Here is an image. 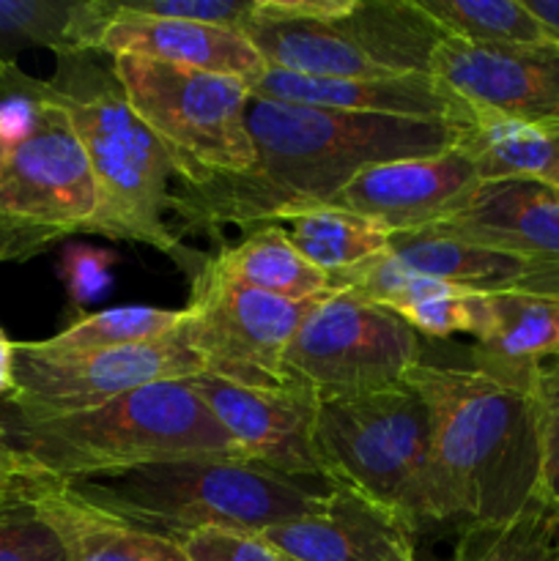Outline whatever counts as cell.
<instances>
[{"label": "cell", "instance_id": "44dd1931", "mask_svg": "<svg viewBox=\"0 0 559 561\" xmlns=\"http://www.w3.org/2000/svg\"><path fill=\"white\" fill-rule=\"evenodd\" d=\"M115 14V0H0V69L16 66L25 49L55 58L99 53Z\"/></svg>", "mask_w": 559, "mask_h": 561}, {"label": "cell", "instance_id": "ba28073f", "mask_svg": "<svg viewBox=\"0 0 559 561\" xmlns=\"http://www.w3.org/2000/svg\"><path fill=\"white\" fill-rule=\"evenodd\" d=\"M113 75L137 118L168 151L179 184H203L252 168L247 82L135 55H115Z\"/></svg>", "mask_w": 559, "mask_h": 561}, {"label": "cell", "instance_id": "277c9868", "mask_svg": "<svg viewBox=\"0 0 559 561\" xmlns=\"http://www.w3.org/2000/svg\"><path fill=\"white\" fill-rule=\"evenodd\" d=\"M22 474L75 482L190 458H241L192 381H162L82 414L3 422Z\"/></svg>", "mask_w": 559, "mask_h": 561}, {"label": "cell", "instance_id": "30bf717a", "mask_svg": "<svg viewBox=\"0 0 559 561\" xmlns=\"http://www.w3.org/2000/svg\"><path fill=\"white\" fill-rule=\"evenodd\" d=\"M203 373L181 329L157 343L93 354H42L31 343L14 348V392L0 422H49L82 414L115 398L162 381H186Z\"/></svg>", "mask_w": 559, "mask_h": 561}, {"label": "cell", "instance_id": "f546056e", "mask_svg": "<svg viewBox=\"0 0 559 561\" xmlns=\"http://www.w3.org/2000/svg\"><path fill=\"white\" fill-rule=\"evenodd\" d=\"M0 561H66L64 542L27 491L0 507Z\"/></svg>", "mask_w": 559, "mask_h": 561}, {"label": "cell", "instance_id": "52a82bcc", "mask_svg": "<svg viewBox=\"0 0 559 561\" xmlns=\"http://www.w3.org/2000/svg\"><path fill=\"white\" fill-rule=\"evenodd\" d=\"M316 447L329 485L387 510L411 535L447 524L433 463V422L411 383L321 400Z\"/></svg>", "mask_w": 559, "mask_h": 561}, {"label": "cell", "instance_id": "4dcf8cb0", "mask_svg": "<svg viewBox=\"0 0 559 561\" xmlns=\"http://www.w3.org/2000/svg\"><path fill=\"white\" fill-rule=\"evenodd\" d=\"M532 398L540 433V493L537 499L559 510V354L535 367Z\"/></svg>", "mask_w": 559, "mask_h": 561}, {"label": "cell", "instance_id": "836d02e7", "mask_svg": "<svg viewBox=\"0 0 559 561\" xmlns=\"http://www.w3.org/2000/svg\"><path fill=\"white\" fill-rule=\"evenodd\" d=\"M110 261L107 252L91 250V247H71L64 257V277L69 283V294L75 301H91L102 294L110 283Z\"/></svg>", "mask_w": 559, "mask_h": 561}, {"label": "cell", "instance_id": "d590c367", "mask_svg": "<svg viewBox=\"0 0 559 561\" xmlns=\"http://www.w3.org/2000/svg\"><path fill=\"white\" fill-rule=\"evenodd\" d=\"M14 348L16 343H11L9 334L0 327V409L14 392ZM0 431H3V422H0Z\"/></svg>", "mask_w": 559, "mask_h": 561}, {"label": "cell", "instance_id": "83f0119b", "mask_svg": "<svg viewBox=\"0 0 559 561\" xmlns=\"http://www.w3.org/2000/svg\"><path fill=\"white\" fill-rule=\"evenodd\" d=\"M453 561H559V510L535 499L499 526H464Z\"/></svg>", "mask_w": 559, "mask_h": 561}, {"label": "cell", "instance_id": "6da1fadb", "mask_svg": "<svg viewBox=\"0 0 559 561\" xmlns=\"http://www.w3.org/2000/svg\"><path fill=\"white\" fill-rule=\"evenodd\" d=\"M250 170L203 184H173L170 214L186 228H261L329 206L360 170L400 159L438 157L458 146L460 126L444 121L356 115L305 104H247Z\"/></svg>", "mask_w": 559, "mask_h": 561}, {"label": "cell", "instance_id": "4316f807", "mask_svg": "<svg viewBox=\"0 0 559 561\" xmlns=\"http://www.w3.org/2000/svg\"><path fill=\"white\" fill-rule=\"evenodd\" d=\"M186 310H162V307H110L91 312L66 327L64 332L31 343L42 354H93V351L126 348V345L157 343L170 337L184 323Z\"/></svg>", "mask_w": 559, "mask_h": 561}, {"label": "cell", "instance_id": "8fae6325", "mask_svg": "<svg viewBox=\"0 0 559 561\" xmlns=\"http://www.w3.org/2000/svg\"><path fill=\"white\" fill-rule=\"evenodd\" d=\"M318 301H288L241 288L203 263L192 277L181 334L208 376L241 387H277L288 381L285 351Z\"/></svg>", "mask_w": 559, "mask_h": 561}, {"label": "cell", "instance_id": "d6a6232c", "mask_svg": "<svg viewBox=\"0 0 559 561\" xmlns=\"http://www.w3.org/2000/svg\"><path fill=\"white\" fill-rule=\"evenodd\" d=\"M181 548L190 561H285L261 535L239 529H201Z\"/></svg>", "mask_w": 559, "mask_h": 561}, {"label": "cell", "instance_id": "4fadbf2b", "mask_svg": "<svg viewBox=\"0 0 559 561\" xmlns=\"http://www.w3.org/2000/svg\"><path fill=\"white\" fill-rule=\"evenodd\" d=\"M422 230L499 252L529 266L515 288L543 290L559 283V195L521 179L477 181L442 219Z\"/></svg>", "mask_w": 559, "mask_h": 561}, {"label": "cell", "instance_id": "5b68a950", "mask_svg": "<svg viewBox=\"0 0 559 561\" xmlns=\"http://www.w3.org/2000/svg\"><path fill=\"white\" fill-rule=\"evenodd\" d=\"M96 186L69 115L20 66L0 69V263H22L96 217Z\"/></svg>", "mask_w": 559, "mask_h": 561}, {"label": "cell", "instance_id": "7a4b0ae2", "mask_svg": "<svg viewBox=\"0 0 559 561\" xmlns=\"http://www.w3.org/2000/svg\"><path fill=\"white\" fill-rule=\"evenodd\" d=\"M532 376L466 356V365L422 359L406 378L431 409L433 463L449 520L507 524L540 493Z\"/></svg>", "mask_w": 559, "mask_h": 561}, {"label": "cell", "instance_id": "e575fe53", "mask_svg": "<svg viewBox=\"0 0 559 561\" xmlns=\"http://www.w3.org/2000/svg\"><path fill=\"white\" fill-rule=\"evenodd\" d=\"M22 491H25V474H22L11 447L5 444V433L0 431V507L14 502Z\"/></svg>", "mask_w": 559, "mask_h": 561}, {"label": "cell", "instance_id": "cb8c5ba5", "mask_svg": "<svg viewBox=\"0 0 559 561\" xmlns=\"http://www.w3.org/2000/svg\"><path fill=\"white\" fill-rule=\"evenodd\" d=\"M387 252L420 277L477 290V294L515 288L532 274L529 266L513 257L449 239V236L431 233V230L392 233Z\"/></svg>", "mask_w": 559, "mask_h": 561}, {"label": "cell", "instance_id": "7c38bea8", "mask_svg": "<svg viewBox=\"0 0 559 561\" xmlns=\"http://www.w3.org/2000/svg\"><path fill=\"white\" fill-rule=\"evenodd\" d=\"M190 381L241 458L294 480L316 477L327 482L316 447L321 400L307 383L288 378L277 387H241L208 373Z\"/></svg>", "mask_w": 559, "mask_h": 561}, {"label": "cell", "instance_id": "8d00e7d4", "mask_svg": "<svg viewBox=\"0 0 559 561\" xmlns=\"http://www.w3.org/2000/svg\"><path fill=\"white\" fill-rule=\"evenodd\" d=\"M529 14L548 31V36L559 44V0H524Z\"/></svg>", "mask_w": 559, "mask_h": 561}, {"label": "cell", "instance_id": "3957f363", "mask_svg": "<svg viewBox=\"0 0 559 561\" xmlns=\"http://www.w3.org/2000/svg\"><path fill=\"white\" fill-rule=\"evenodd\" d=\"M42 88L69 115L91 168L99 206L88 233L153 247L195 277L208 257L181 244L164 219L175 168L129 107L113 66H99L93 53L58 58V69Z\"/></svg>", "mask_w": 559, "mask_h": 561}, {"label": "cell", "instance_id": "5bb4252c", "mask_svg": "<svg viewBox=\"0 0 559 561\" xmlns=\"http://www.w3.org/2000/svg\"><path fill=\"white\" fill-rule=\"evenodd\" d=\"M433 77L471 110L559 126V47H486L447 38Z\"/></svg>", "mask_w": 559, "mask_h": 561}, {"label": "cell", "instance_id": "9a60e30c", "mask_svg": "<svg viewBox=\"0 0 559 561\" xmlns=\"http://www.w3.org/2000/svg\"><path fill=\"white\" fill-rule=\"evenodd\" d=\"M480 181L460 146L425 159L370 164L360 170L329 206L360 214L389 236L411 233L438 222L442 214Z\"/></svg>", "mask_w": 559, "mask_h": 561}, {"label": "cell", "instance_id": "7402d4cb", "mask_svg": "<svg viewBox=\"0 0 559 561\" xmlns=\"http://www.w3.org/2000/svg\"><path fill=\"white\" fill-rule=\"evenodd\" d=\"M206 266L228 283L288 301L327 299L340 290L329 274L296 250L280 222L247 230L239 244L225 247L219 255L208 257Z\"/></svg>", "mask_w": 559, "mask_h": 561}, {"label": "cell", "instance_id": "1f68e13d", "mask_svg": "<svg viewBox=\"0 0 559 561\" xmlns=\"http://www.w3.org/2000/svg\"><path fill=\"white\" fill-rule=\"evenodd\" d=\"M258 0H115L118 11L244 31Z\"/></svg>", "mask_w": 559, "mask_h": 561}, {"label": "cell", "instance_id": "e0dca14e", "mask_svg": "<svg viewBox=\"0 0 559 561\" xmlns=\"http://www.w3.org/2000/svg\"><path fill=\"white\" fill-rule=\"evenodd\" d=\"M261 537L290 561H417L414 535L395 515L340 485L329 488L316 513Z\"/></svg>", "mask_w": 559, "mask_h": 561}, {"label": "cell", "instance_id": "d4e9b609", "mask_svg": "<svg viewBox=\"0 0 559 561\" xmlns=\"http://www.w3.org/2000/svg\"><path fill=\"white\" fill-rule=\"evenodd\" d=\"M280 225L296 250L334 283L389 247V233L381 225L334 206L294 214Z\"/></svg>", "mask_w": 559, "mask_h": 561}, {"label": "cell", "instance_id": "ac0fdd59", "mask_svg": "<svg viewBox=\"0 0 559 561\" xmlns=\"http://www.w3.org/2000/svg\"><path fill=\"white\" fill-rule=\"evenodd\" d=\"M99 53L135 55V58L159 60L181 69L206 71V75L233 77L252 85L261 80L266 64L250 38L230 27L201 25V22L157 20V16L118 11L104 31Z\"/></svg>", "mask_w": 559, "mask_h": 561}, {"label": "cell", "instance_id": "f1b7e54d", "mask_svg": "<svg viewBox=\"0 0 559 561\" xmlns=\"http://www.w3.org/2000/svg\"><path fill=\"white\" fill-rule=\"evenodd\" d=\"M395 316L403 318L420 337L447 340L453 334H475L477 290L427 279Z\"/></svg>", "mask_w": 559, "mask_h": 561}, {"label": "cell", "instance_id": "9c48e42d", "mask_svg": "<svg viewBox=\"0 0 559 561\" xmlns=\"http://www.w3.org/2000/svg\"><path fill=\"white\" fill-rule=\"evenodd\" d=\"M425 343L400 316L340 288L318 301L285 351V376L318 400L384 392L406 383Z\"/></svg>", "mask_w": 559, "mask_h": 561}, {"label": "cell", "instance_id": "484cf974", "mask_svg": "<svg viewBox=\"0 0 559 561\" xmlns=\"http://www.w3.org/2000/svg\"><path fill=\"white\" fill-rule=\"evenodd\" d=\"M455 42L486 47H559L524 0H420Z\"/></svg>", "mask_w": 559, "mask_h": 561}, {"label": "cell", "instance_id": "603a6c76", "mask_svg": "<svg viewBox=\"0 0 559 561\" xmlns=\"http://www.w3.org/2000/svg\"><path fill=\"white\" fill-rule=\"evenodd\" d=\"M458 146L469 153L480 181L521 179L559 195V126L521 124L475 110Z\"/></svg>", "mask_w": 559, "mask_h": 561}, {"label": "cell", "instance_id": "2e32d148", "mask_svg": "<svg viewBox=\"0 0 559 561\" xmlns=\"http://www.w3.org/2000/svg\"><path fill=\"white\" fill-rule=\"evenodd\" d=\"M252 96L269 102L305 104L318 110H338L356 115H389V118L444 121L469 126L475 110L442 80L425 75L373 77V80H323L266 69L250 85Z\"/></svg>", "mask_w": 559, "mask_h": 561}, {"label": "cell", "instance_id": "ffe728a7", "mask_svg": "<svg viewBox=\"0 0 559 561\" xmlns=\"http://www.w3.org/2000/svg\"><path fill=\"white\" fill-rule=\"evenodd\" d=\"M475 348L480 365L515 376H532L537 365L559 354V296L507 288L477 294Z\"/></svg>", "mask_w": 559, "mask_h": 561}, {"label": "cell", "instance_id": "8992f818", "mask_svg": "<svg viewBox=\"0 0 559 561\" xmlns=\"http://www.w3.org/2000/svg\"><path fill=\"white\" fill-rule=\"evenodd\" d=\"M85 502L140 529L179 542L201 529L263 535L321 507L301 480L244 458H190L140 466L69 485Z\"/></svg>", "mask_w": 559, "mask_h": 561}, {"label": "cell", "instance_id": "d6986e66", "mask_svg": "<svg viewBox=\"0 0 559 561\" xmlns=\"http://www.w3.org/2000/svg\"><path fill=\"white\" fill-rule=\"evenodd\" d=\"M25 480L31 502L64 542L66 561H190L179 542L93 507L69 485Z\"/></svg>", "mask_w": 559, "mask_h": 561}]
</instances>
